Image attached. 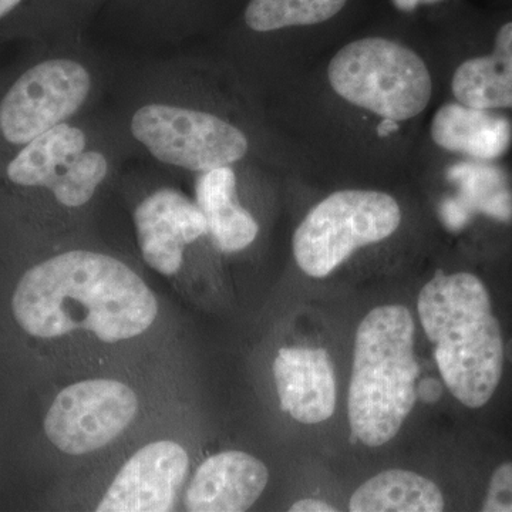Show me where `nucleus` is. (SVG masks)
I'll return each mask as SVG.
<instances>
[{"instance_id":"12","label":"nucleus","mask_w":512,"mask_h":512,"mask_svg":"<svg viewBox=\"0 0 512 512\" xmlns=\"http://www.w3.org/2000/svg\"><path fill=\"white\" fill-rule=\"evenodd\" d=\"M269 483L268 467L245 451L208 457L195 471L184 495L191 512H244L259 500Z\"/></svg>"},{"instance_id":"14","label":"nucleus","mask_w":512,"mask_h":512,"mask_svg":"<svg viewBox=\"0 0 512 512\" xmlns=\"http://www.w3.org/2000/svg\"><path fill=\"white\" fill-rule=\"evenodd\" d=\"M195 202L207 218L208 235L220 251L227 254L242 251L258 237V222L239 204L232 165L198 175Z\"/></svg>"},{"instance_id":"6","label":"nucleus","mask_w":512,"mask_h":512,"mask_svg":"<svg viewBox=\"0 0 512 512\" xmlns=\"http://www.w3.org/2000/svg\"><path fill=\"white\" fill-rule=\"evenodd\" d=\"M130 131L151 157L192 173L238 163L249 150L248 137L231 121L181 104H144L131 116Z\"/></svg>"},{"instance_id":"13","label":"nucleus","mask_w":512,"mask_h":512,"mask_svg":"<svg viewBox=\"0 0 512 512\" xmlns=\"http://www.w3.org/2000/svg\"><path fill=\"white\" fill-rule=\"evenodd\" d=\"M430 134L437 146L451 153L497 160L511 146L512 124L493 109L448 103L434 114Z\"/></svg>"},{"instance_id":"1","label":"nucleus","mask_w":512,"mask_h":512,"mask_svg":"<svg viewBox=\"0 0 512 512\" xmlns=\"http://www.w3.org/2000/svg\"><path fill=\"white\" fill-rule=\"evenodd\" d=\"M13 318L39 339L84 330L106 343L143 335L156 322V295L114 256L72 249L25 272L12 296Z\"/></svg>"},{"instance_id":"4","label":"nucleus","mask_w":512,"mask_h":512,"mask_svg":"<svg viewBox=\"0 0 512 512\" xmlns=\"http://www.w3.org/2000/svg\"><path fill=\"white\" fill-rule=\"evenodd\" d=\"M328 79L342 99L392 121L419 116L433 92L423 59L383 37H366L340 49L330 60Z\"/></svg>"},{"instance_id":"15","label":"nucleus","mask_w":512,"mask_h":512,"mask_svg":"<svg viewBox=\"0 0 512 512\" xmlns=\"http://www.w3.org/2000/svg\"><path fill=\"white\" fill-rule=\"evenodd\" d=\"M454 97L458 103L477 109L512 107V22L495 37L491 55L461 64L453 76Z\"/></svg>"},{"instance_id":"8","label":"nucleus","mask_w":512,"mask_h":512,"mask_svg":"<svg viewBox=\"0 0 512 512\" xmlns=\"http://www.w3.org/2000/svg\"><path fill=\"white\" fill-rule=\"evenodd\" d=\"M137 394L114 379L70 384L45 417L47 439L62 453L82 456L109 446L136 419Z\"/></svg>"},{"instance_id":"16","label":"nucleus","mask_w":512,"mask_h":512,"mask_svg":"<svg viewBox=\"0 0 512 512\" xmlns=\"http://www.w3.org/2000/svg\"><path fill=\"white\" fill-rule=\"evenodd\" d=\"M89 148L82 127L66 121L20 147L6 167L10 183L23 188H46L64 167Z\"/></svg>"},{"instance_id":"2","label":"nucleus","mask_w":512,"mask_h":512,"mask_svg":"<svg viewBox=\"0 0 512 512\" xmlns=\"http://www.w3.org/2000/svg\"><path fill=\"white\" fill-rule=\"evenodd\" d=\"M417 313L448 392L468 409L487 407L510 363V339L490 288L470 272L439 271L421 288Z\"/></svg>"},{"instance_id":"11","label":"nucleus","mask_w":512,"mask_h":512,"mask_svg":"<svg viewBox=\"0 0 512 512\" xmlns=\"http://www.w3.org/2000/svg\"><path fill=\"white\" fill-rule=\"evenodd\" d=\"M272 369L281 409L293 420L319 424L333 416L338 387L325 349L282 348Z\"/></svg>"},{"instance_id":"17","label":"nucleus","mask_w":512,"mask_h":512,"mask_svg":"<svg viewBox=\"0 0 512 512\" xmlns=\"http://www.w3.org/2000/svg\"><path fill=\"white\" fill-rule=\"evenodd\" d=\"M446 500L439 485L409 470L382 471L357 487L350 512H440Z\"/></svg>"},{"instance_id":"19","label":"nucleus","mask_w":512,"mask_h":512,"mask_svg":"<svg viewBox=\"0 0 512 512\" xmlns=\"http://www.w3.org/2000/svg\"><path fill=\"white\" fill-rule=\"evenodd\" d=\"M110 171V160L100 150L87 148L73 158L46 188L60 205L80 208L90 202Z\"/></svg>"},{"instance_id":"22","label":"nucleus","mask_w":512,"mask_h":512,"mask_svg":"<svg viewBox=\"0 0 512 512\" xmlns=\"http://www.w3.org/2000/svg\"><path fill=\"white\" fill-rule=\"evenodd\" d=\"M436 2H441V0H392L394 8L402 10V12H413L417 6Z\"/></svg>"},{"instance_id":"23","label":"nucleus","mask_w":512,"mask_h":512,"mask_svg":"<svg viewBox=\"0 0 512 512\" xmlns=\"http://www.w3.org/2000/svg\"><path fill=\"white\" fill-rule=\"evenodd\" d=\"M23 0H0V18L5 19L9 16Z\"/></svg>"},{"instance_id":"21","label":"nucleus","mask_w":512,"mask_h":512,"mask_svg":"<svg viewBox=\"0 0 512 512\" xmlns=\"http://www.w3.org/2000/svg\"><path fill=\"white\" fill-rule=\"evenodd\" d=\"M291 512H335L336 508L333 505L325 503V501L318 500V498H303V500L296 501L289 508Z\"/></svg>"},{"instance_id":"9","label":"nucleus","mask_w":512,"mask_h":512,"mask_svg":"<svg viewBox=\"0 0 512 512\" xmlns=\"http://www.w3.org/2000/svg\"><path fill=\"white\" fill-rule=\"evenodd\" d=\"M190 470V457L171 440L148 443L133 454L97 504V512L173 511Z\"/></svg>"},{"instance_id":"7","label":"nucleus","mask_w":512,"mask_h":512,"mask_svg":"<svg viewBox=\"0 0 512 512\" xmlns=\"http://www.w3.org/2000/svg\"><path fill=\"white\" fill-rule=\"evenodd\" d=\"M93 90L87 66L72 57H50L20 74L0 101V134L9 146L33 138L72 119Z\"/></svg>"},{"instance_id":"20","label":"nucleus","mask_w":512,"mask_h":512,"mask_svg":"<svg viewBox=\"0 0 512 512\" xmlns=\"http://www.w3.org/2000/svg\"><path fill=\"white\" fill-rule=\"evenodd\" d=\"M481 511L512 512V458L498 463L491 473Z\"/></svg>"},{"instance_id":"3","label":"nucleus","mask_w":512,"mask_h":512,"mask_svg":"<svg viewBox=\"0 0 512 512\" xmlns=\"http://www.w3.org/2000/svg\"><path fill=\"white\" fill-rule=\"evenodd\" d=\"M416 322L403 305L372 309L357 326L348 414L352 436L366 447L396 439L417 399L420 366Z\"/></svg>"},{"instance_id":"10","label":"nucleus","mask_w":512,"mask_h":512,"mask_svg":"<svg viewBox=\"0 0 512 512\" xmlns=\"http://www.w3.org/2000/svg\"><path fill=\"white\" fill-rule=\"evenodd\" d=\"M144 261L163 276H174L184 262L185 247L208 235V222L197 202L175 188H158L133 214Z\"/></svg>"},{"instance_id":"5","label":"nucleus","mask_w":512,"mask_h":512,"mask_svg":"<svg viewBox=\"0 0 512 512\" xmlns=\"http://www.w3.org/2000/svg\"><path fill=\"white\" fill-rule=\"evenodd\" d=\"M402 224V210L392 195L343 190L308 212L292 239L293 256L311 278H326L353 252L392 237Z\"/></svg>"},{"instance_id":"18","label":"nucleus","mask_w":512,"mask_h":512,"mask_svg":"<svg viewBox=\"0 0 512 512\" xmlns=\"http://www.w3.org/2000/svg\"><path fill=\"white\" fill-rule=\"evenodd\" d=\"M346 3L348 0H249L244 19L254 32H275L319 25L338 15Z\"/></svg>"}]
</instances>
